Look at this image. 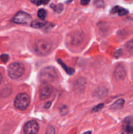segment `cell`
<instances>
[{"label": "cell", "mask_w": 133, "mask_h": 134, "mask_svg": "<svg viewBox=\"0 0 133 134\" xmlns=\"http://www.w3.org/2000/svg\"><path fill=\"white\" fill-rule=\"evenodd\" d=\"M89 3V1H81V3H82L83 5H87V4H88Z\"/></svg>", "instance_id": "cell-21"}, {"label": "cell", "mask_w": 133, "mask_h": 134, "mask_svg": "<svg viewBox=\"0 0 133 134\" xmlns=\"http://www.w3.org/2000/svg\"><path fill=\"white\" fill-rule=\"evenodd\" d=\"M24 70V66L22 63L13 62L8 68V74L13 79H17L23 75Z\"/></svg>", "instance_id": "cell-3"}, {"label": "cell", "mask_w": 133, "mask_h": 134, "mask_svg": "<svg viewBox=\"0 0 133 134\" xmlns=\"http://www.w3.org/2000/svg\"><path fill=\"white\" fill-rule=\"evenodd\" d=\"M58 62H59V64H60V65H62L63 68H64V69H65V70L68 73H69V74H72V73H74V69H72V68H68L67 66L66 67V65H65V64H64V63L62 61H61V60H58Z\"/></svg>", "instance_id": "cell-14"}, {"label": "cell", "mask_w": 133, "mask_h": 134, "mask_svg": "<svg viewBox=\"0 0 133 134\" xmlns=\"http://www.w3.org/2000/svg\"><path fill=\"white\" fill-rule=\"evenodd\" d=\"M30 98L28 94L26 93H20L18 94L14 99V106L17 109L23 110L26 109L29 105Z\"/></svg>", "instance_id": "cell-4"}, {"label": "cell", "mask_w": 133, "mask_h": 134, "mask_svg": "<svg viewBox=\"0 0 133 134\" xmlns=\"http://www.w3.org/2000/svg\"><path fill=\"white\" fill-rule=\"evenodd\" d=\"M84 134H91V132H86Z\"/></svg>", "instance_id": "cell-24"}, {"label": "cell", "mask_w": 133, "mask_h": 134, "mask_svg": "<svg viewBox=\"0 0 133 134\" xmlns=\"http://www.w3.org/2000/svg\"><path fill=\"white\" fill-rule=\"evenodd\" d=\"M52 49V43L50 41L44 39H37L34 43L33 51L39 56H46Z\"/></svg>", "instance_id": "cell-2"}, {"label": "cell", "mask_w": 133, "mask_h": 134, "mask_svg": "<svg viewBox=\"0 0 133 134\" xmlns=\"http://www.w3.org/2000/svg\"><path fill=\"white\" fill-rule=\"evenodd\" d=\"M103 107H104V104H102V103H100V104L98 105H96V107H94V108L93 109L92 111H93V112H96V111H100V110Z\"/></svg>", "instance_id": "cell-17"}, {"label": "cell", "mask_w": 133, "mask_h": 134, "mask_svg": "<svg viewBox=\"0 0 133 134\" xmlns=\"http://www.w3.org/2000/svg\"><path fill=\"white\" fill-rule=\"evenodd\" d=\"M37 15H38V17H39L40 20H44L46 18V16L47 15L46 10H44V9H39V11H38L37 13Z\"/></svg>", "instance_id": "cell-13"}, {"label": "cell", "mask_w": 133, "mask_h": 134, "mask_svg": "<svg viewBox=\"0 0 133 134\" xmlns=\"http://www.w3.org/2000/svg\"><path fill=\"white\" fill-rule=\"evenodd\" d=\"M40 81L44 84H50L58 79L57 71L53 67H46L40 71L39 75Z\"/></svg>", "instance_id": "cell-1"}, {"label": "cell", "mask_w": 133, "mask_h": 134, "mask_svg": "<svg viewBox=\"0 0 133 134\" xmlns=\"http://www.w3.org/2000/svg\"><path fill=\"white\" fill-rule=\"evenodd\" d=\"M53 87L50 84H44L40 88V98L42 100H44L49 98L53 92Z\"/></svg>", "instance_id": "cell-7"}, {"label": "cell", "mask_w": 133, "mask_h": 134, "mask_svg": "<svg viewBox=\"0 0 133 134\" xmlns=\"http://www.w3.org/2000/svg\"><path fill=\"white\" fill-rule=\"evenodd\" d=\"M49 2L48 1H39V0H35V1H31V3H32L35 4L36 5H42V4H46Z\"/></svg>", "instance_id": "cell-15"}, {"label": "cell", "mask_w": 133, "mask_h": 134, "mask_svg": "<svg viewBox=\"0 0 133 134\" xmlns=\"http://www.w3.org/2000/svg\"><path fill=\"white\" fill-rule=\"evenodd\" d=\"M31 21V16L23 11H19L17 13L13 18V22L16 24H27Z\"/></svg>", "instance_id": "cell-5"}, {"label": "cell", "mask_w": 133, "mask_h": 134, "mask_svg": "<svg viewBox=\"0 0 133 134\" xmlns=\"http://www.w3.org/2000/svg\"><path fill=\"white\" fill-rule=\"evenodd\" d=\"M46 134H56V133H55L54 128H53V126H52L48 127V129H47L46 130Z\"/></svg>", "instance_id": "cell-16"}, {"label": "cell", "mask_w": 133, "mask_h": 134, "mask_svg": "<svg viewBox=\"0 0 133 134\" xmlns=\"http://www.w3.org/2000/svg\"><path fill=\"white\" fill-rule=\"evenodd\" d=\"M126 131H127L128 133H132V132H133V128L132 126H128L127 128H126Z\"/></svg>", "instance_id": "cell-20"}, {"label": "cell", "mask_w": 133, "mask_h": 134, "mask_svg": "<svg viewBox=\"0 0 133 134\" xmlns=\"http://www.w3.org/2000/svg\"><path fill=\"white\" fill-rule=\"evenodd\" d=\"M126 71L122 64H119L116 68L114 71V76L117 80H122L126 77Z\"/></svg>", "instance_id": "cell-8"}, {"label": "cell", "mask_w": 133, "mask_h": 134, "mask_svg": "<svg viewBox=\"0 0 133 134\" xmlns=\"http://www.w3.org/2000/svg\"><path fill=\"white\" fill-rule=\"evenodd\" d=\"M112 13H118V14L119 16H123L125 15V14H127L128 13V10L126 9H123L122 7H120L119 6H116L114 8H113L112 10Z\"/></svg>", "instance_id": "cell-10"}, {"label": "cell", "mask_w": 133, "mask_h": 134, "mask_svg": "<svg viewBox=\"0 0 133 134\" xmlns=\"http://www.w3.org/2000/svg\"><path fill=\"white\" fill-rule=\"evenodd\" d=\"M51 104V102H48V103H46L45 104V106H44V107H46V108H49L50 107V105Z\"/></svg>", "instance_id": "cell-22"}, {"label": "cell", "mask_w": 133, "mask_h": 134, "mask_svg": "<svg viewBox=\"0 0 133 134\" xmlns=\"http://www.w3.org/2000/svg\"><path fill=\"white\" fill-rule=\"evenodd\" d=\"M39 124L35 120H31L26 123L23 127L25 134H37L39 132Z\"/></svg>", "instance_id": "cell-6"}, {"label": "cell", "mask_w": 133, "mask_h": 134, "mask_svg": "<svg viewBox=\"0 0 133 134\" xmlns=\"http://www.w3.org/2000/svg\"><path fill=\"white\" fill-rule=\"evenodd\" d=\"M0 58L3 62H7L9 60V56L7 54H3L0 56Z\"/></svg>", "instance_id": "cell-19"}, {"label": "cell", "mask_w": 133, "mask_h": 134, "mask_svg": "<svg viewBox=\"0 0 133 134\" xmlns=\"http://www.w3.org/2000/svg\"><path fill=\"white\" fill-rule=\"evenodd\" d=\"M1 80H2V76H1V75L0 74V83H1Z\"/></svg>", "instance_id": "cell-23"}, {"label": "cell", "mask_w": 133, "mask_h": 134, "mask_svg": "<svg viewBox=\"0 0 133 134\" xmlns=\"http://www.w3.org/2000/svg\"><path fill=\"white\" fill-rule=\"evenodd\" d=\"M67 112H68L67 107H66V106H63V107H61V110H60V113H61V115H65V114L67 113Z\"/></svg>", "instance_id": "cell-18"}, {"label": "cell", "mask_w": 133, "mask_h": 134, "mask_svg": "<svg viewBox=\"0 0 133 134\" xmlns=\"http://www.w3.org/2000/svg\"><path fill=\"white\" fill-rule=\"evenodd\" d=\"M46 23L44 22H42V21H39V20H35L33 21L31 24V27H35V28H40V27H43L46 26Z\"/></svg>", "instance_id": "cell-11"}, {"label": "cell", "mask_w": 133, "mask_h": 134, "mask_svg": "<svg viewBox=\"0 0 133 134\" xmlns=\"http://www.w3.org/2000/svg\"><path fill=\"white\" fill-rule=\"evenodd\" d=\"M50 7L55 10V11L57 12V13H61L63 10V5L61 3L56 4V5L52 4V5H50Z\"/></svg>", "instance_id": "cell-12"}, {"label": "cell", "mask_w": 133, "mask_h": 134, "mask_svg": "<svg viewBox=\"0 0 133 134\" xmlns=\"http://www.w3.org/2000/svg\"><path fill=\"white\" fill-rule=\"evenodd\" d=\"M124 103H125V100L123 99H119L112 105L111 108L113 110H119L123 107Z\"/></svg>", "instance_id": "cell-9"}]
</instances>
